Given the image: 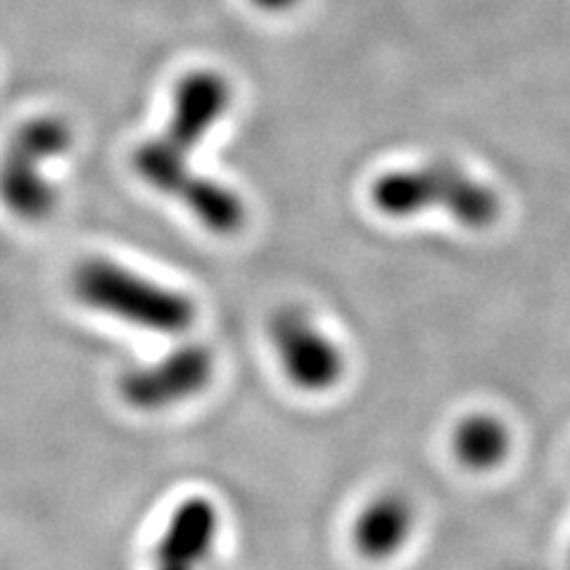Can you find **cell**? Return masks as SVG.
<instances>
[{
	"instance_id": "cell-1",
	"label": "cell",
	"mask_w": 570,
	"mask_h": 570,
	"mask_svg": "<svg viewBox=\"0 0 570 570\" xmlns=\"http://www.w3.org/2000/svg\"><path fill=\"white\" fill-rule=\"evenodd\" d=\"M230 100V83L219 71H190L176 83L167 127L134 153V169L142 181L181 203L214 236L238 234L247 212L234 188L198 174L190 159Z\"/></svg>"
},
{
	"instance_id": "cell-2",
	"label": "cell",
	"mask_w": 570,
	"mask_h": 570,
	"mask_svg": "<svg viewBox=\"0 0 570 570\" xmlns=\"http://www.w3.org/2000/svg\"><path fill=\"white\" fill-rule=\"evenodd\" d=\"M371 203L395 219L440 209L471 230L490 228L502 214V200L492 186L444 159L379 176L371 186Z\"/></svg>"
},
{
	"instance_id": "cell-3",
	"label": "cell",
	"mask_w": 570,
	"mask_h": 570,
	"mask_svg": "<svg viewBox=\"0 0 570 570\" xmlns=\"http://www.w3.org/2000/svg\"><path fill=\"white\" fill-rule=\"evenodd\" d=\"M69 285L83 307L142 331L163 335L186 333L198 314L195 302L184 293L105 257L79 262Z\"/></svg>"
},
{
	"instance_id": "cell-4",
	"label": "cell",
	"mask_w": 570,
	"mask_h": 570,
	"mask_svg": "<svg viewBox=\"0 0 570 570\" xmlns=\"http://www.w3.org/2000/svg\"><path fill=\"white\" fill-rule=\"evenodd\" d=\"M75 142L60 115H36L17 127L0 150V207L22 224H43L58 209L60 193L48 167Z\"/></svg>"
},
{
	"instance_id": "cell-5",
	"label": "cell",
	"mask_w": 570,
	"mask_h": 570,
	"mask_svg": "<svg viewBox=\"0 0 570 570\" xmlns=\"http://www.w3.org/2000/svg\"><path fill=\"white\" fill-rule=\"evenodd\" d=\"M214 354L205 345H184L159 362L131 368L121 376L119 392L136 412H165L205 392L214 379Z\"/></svg>"
},
{
	"instance_id": "cell-6",
	"label": "cell",
	"mask_w": 570,
	"mask_h": 570,
	"mask_svg": "<svg viewBox=\"0 0 570 570\" xmlns=\"http://www.w3.org/2000/svg\"><path fill=\"white\" fill-rule=\"evenodd\" d=\"M269 335L278 364L295 387L326 392L341 383L345 356L307 312L295 307L276 312Z\"/></svg>"
},
{
	"instance_id": "cell-7",
	"label": "cell",
	"mask_w": 570,
	"mask_h": 570,
	"mask_svg": "<svg viewBox=\"0 0 570 570\" xmlns=\"http://www.w3.org/2000/svg\"><path fill=\"white\" fill-rule=\"evenodd\" d=\"M222 530V515L209 497L193 494L178 504L155 547L153 570H205Z\"/></svg>"
},
{
	"instance_id": "cell-8",
	"label": "cell",
	"mask_w": 570,
	"mask_h": 570,
	"mask_svg": "<svg viewBox=\"0 0 570 570\" xmlns=\"http://www.w3.org/2000/svg\"><path fill=\"white\" fill-rule=\"evenodd\" d=\"M414 507L404 494L376 497L356 515L352 542L356 554L368 561H387L412 538Z\"/></svg>"
},
{
	"instance_id": "cell-9",
	"label": "cell",
	"mask_w": 570,
	"mask_h": 570,
	"mask_svg": "<svg viewBox=\"0 0 570 570\" xmlns=\"http://www.w3.org/2000/svg\"><path fill=\"white\" fill-rule=\"evenodd\" d=\"M513 448L509 425L488 412L463 416L452 433V450L461 466L488 473L502 466Z\"/></svg>"
},
{
	"instance_id": "cell-10",
	"label": "cell",
	"mask_w": 570,
	"mask_h": 570,
	"mask_svg": "<svg viewBox=\"0 0 570 570\" xmlns=\"http://www.w3.org/2000/svg\"><path fill=\"white\" fill-rule=\"evenodd\" d=\"M299 3V0H253V6L266 10V12H285Z\"/></svg>"
},
{
	"instance_id": "cell-11",
	"label": "cell",
	"mask_w": 570,
	"mask_h": 570,
	"mask_svg": "<svg viewBox=\"0 0 570 570\" xmlns=\"http://www.w3.org/2000/svg\"><path fill=\"white\" fill-rule=\"evenodd\" d=\"M568 559H570V547H568Z\"/></svg>"
}]
</instances>
